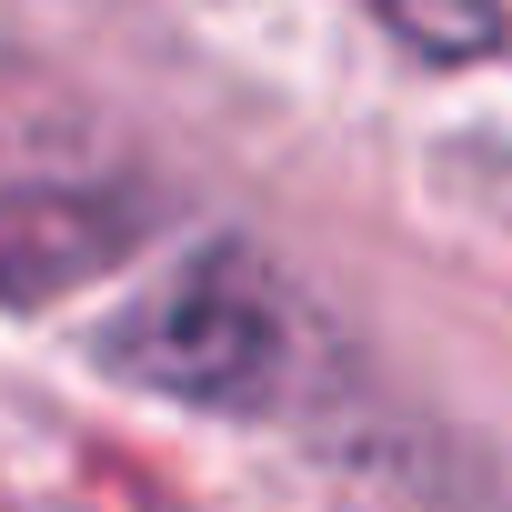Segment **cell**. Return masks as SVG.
Listing matches in <instances>:
<instances>
[{
	"instance_id": "6da1fadb",
	"label": "cell",
	"mask_w": 512,
	"mask_h": 512,
	"mask_svg": "<svg viewBox=\"0 0 512 512\" xmlns=\"http://www.w3.org/2000/svg\"><path fill=\"white\" fill-rule=\"evenodd\" d=\"M292 352H302V322L251 251H201L141 312L101 332V362L121 382H151L201 412H262L292 382Z\"/></svg>"
},
{
	"instance_id": "7a4b0ae2",
	"label": "cell",
	"mask_w": 512,
	"mask_h": 512,
	"mask_svg": "<svg viewBox=\"0 0 512 512\" xmlns=\"http://www.w3.org/2000/svg\"><path fill=\"white\" fill-rule=\"evenodd\" d=\"M141 211L121 191L61 181V191H0V302H51L61 282H91L131 251Z\"/></svg>"
},
{
	"instance_id": "3957f363",
	"label": "cell",
	"mask_w": 512,
	"mask_h": 512,
	"mask_svg": "<svg viewBox=\"0 0 512 512\" xmlns=\"http://www.w3.org/2000/svg\"><path fill=\"white\" fill-rule=\"evenodd\" d=\"M422 61H482L502 41V0H372Z\"/></svg>"
}]
</instances>
